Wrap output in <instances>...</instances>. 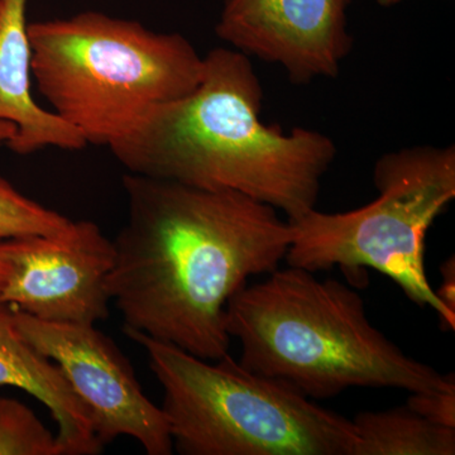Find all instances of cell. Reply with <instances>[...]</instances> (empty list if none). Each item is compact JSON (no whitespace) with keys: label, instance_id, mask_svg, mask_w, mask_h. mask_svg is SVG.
I'll list each match as a JSON object with an SVG mask.
<instances>
[{"label":"cell","instance_id":"obj_19","mask_svg":"<svg viewBox=\"0 0 455 455\" xmlns=\"http://www.w3.org/2000/svg\"><path fill=\"white\" fill-rule=\"evenodd\" d=\"M376 2L377 4L381 5V7L390 8L403 2V0H376Z\"/></svg>","mask_w":455,"mask_h":455},{"label":"cell","instance_id":"obj_14","mask_svg":"<svg viewBox=\"0 0 455 455\" xmlns=\"http://www.w3.org/2000/svg\"><path fill=\"white\" fill-rule=\"evenodd\" d=\"M70 221L23 196L0 176V241L14 236L53 235L64 230Z\"/></svg>","mask_w":455,"mask_h":455},{"label":"cell","instance_id":"obj_12","mask_svg":"<svg viewBox=\"0 0 455 455\" xmlns=\"http://www.w3.org/2000/svg\"><path fill=\"white\" fill-rule=\"evenodd\" d=\"M353 455H454L455 429L431 423L406 406L359 412Z\"/></svg>","mask_w":455,"mask_h":455},{"label":"cell","instance_id":"obj_5","mask_svg":"<svg viewBox=\"0 0 455 455\" xmlns=\"http://www.w3.org/2000/svg\"><path fill=\"white\" fill-rule=\"evenodd\" d=\"M164 388L173 449L184 455H353L349 419L230 357L206 361L124 328Z\"/></svg>","mask_w":455,"mask_h":455},{"label":"cell","instance_id":"obj_10","mask_svg":"<svg viewBox=\"0 0 455 455\" xmlns=\"http://www.w3.org/2000/svg\"><path fill=\"white\" fill-rule=\"evenodd\" d=\"M26 14L27 0H0V122L17 128L7 146L22 156L47 147L85 148L88 145L79 132L33 99Z\"/></svg>","mask_w":455,"mask_h":455},{"label":"cell","instance_id":"obj_9","mask_svg":"<svg viewBox=\"0 0 455 455\" xmlns=\"http://www.w3.org/2000/svg\"><path fill=\"white\" fill-rule=\"evenodd\" d=\"M352 0H223L218 37L233 49L280 65L293 84L339 75L353 38Z\"/></svg>","mask_w":455,"mask_h":455},{"label":"cell","instance_id":"obj_16","mask_svg":"<svg viewBox=\"0 0 455 455\" xmlns=\"http://www.w3.org/2000/svg\"><path fill=\"white\" fill-rule=\"evenodd\" d=\"M440 275H442V283L438 289L434 290L440 301L444 304L451 313H455V259L454 256L449 257L442 266H440Z\"/></svg>","mask_w":455,"mask_h":455},{"label":"cell","instance_id":"obj_8","mask_svg":"<svg viewBox=\"0 0 455 455\" xmlns=\"http://www.w3.org/2000/svg\"><path fill=\"white\" fill-rule=\"evenodd\" d=\"M8 266L0 300L44 322L95 325L109 316L108 277L116 247L94 221L53 235L0 241Z\"/></svg>","mask_w":455,"mask_h":455},{"label":"cell","instance_id":"obj_2","mask_svg":"<svg viewBox=\"0 0 455 455\" xmlns=\"http://www.w3.org/2000/svg\"><path fill=\"white\" fill-rule=\"evenodd\" d=\"M262 99L250 57L217 47L193 92L152 108L110 151L134 175L238 191L299 220L315 209L337 147L322 132L266 124Z\"/></svg>","mask_w":455,"mask_h":455},{"label":"cell","instance_id":"obj_17","mask_svg":"<svg viewBox=\"0 0 455 455\" xmlns=\"http://www.w3.org/2000/svg\"><path fill=\"white\" fill-rule=\"evenodd\" d=\"M16 133V125L9 122H0V147L7 146L9 140H13Z\"/></svg>","mask_w":455,"mask_h":455},{"label":"cell","instance_id":"obj_15","mask_svg":"<svg viewBox=\"0 0 455 455\" xmlns=\"http://www.w3.org/2000/svg\"><path fill=\"white\" fill-rule=\"evenodd\" d=\"M405 406L431 423L455 429V388L410 392Z\"/></svg>","mask_w":455,"mask_h":455},{"label":"cell","instance_id":"obj_1","mask_svg":"<svg viewBox=\"0 0 455 455\" xmlns=\"http://www.w3.org/2000/svg\"><path fill=\"white\" fill-rule=\"evenodd\" d=\"M128 220L116 241L110 300L124 328L206 361L229 353L228 302L278 268L295 227L267 204L128 173Z\"/></svg>","mask_w":455,"mask_h":455},{"label":"cell","instance_id":"obj_18","mask_svg":"<svg viewBox=\"0 0 455 455\" xmlns=\"http://www.w3.org/2000/svg\"><path fill=\"white\" fill-rule=\"evenodd\" d=\"M7 275H8L7 262H5L4 257H3L2 252H0V289H2L3 284H4L5 278H7Z\"/></svg>","mask_w":455,"mask_h":455},{"label":"cell","instance_id":"obj_13","mask_svg":"<svg viewBox=\"0 0 455 455\" xmlns=\"http://www.w3.org/2000/svg\"><path fill=\"white\" fill-rule=\"evenodd\" d=\"M0 455H62L56 435L29 407L0 397Z\"/></svg>","mask_w":455,"mask_h":455},{"label":"cell","instance_id":"obj_11","mask_svg":"<svg viewBox=\"0 0 455 455\" xmlns=\"http://www.w3.org/2000/svg\"><path fill=\"white\" fill-rule=\"evenodd\" d=\"M0 386L20 388L49 409L62 455H92L103 449L92 420L64 374L18 331L14 309L0 300Z\"/></svg>","mask_w":455,"mask_h":455},{"label":"cell","instance_id":"obj_4","mask_svg":"<svg viewBox=\"0 0 455 455\" xmlns=\"http://www.w3.org/2000/svg\"><path fill=\"white\" fill-rule=\"evenodd\" d=\"M31 75L86 145L110 147L148 110L196 88L204 56L180 33L82 12L28 25Z\"/></svg>","mask_w":455,"mask_h":455},{"label":"cell","instance_id":"obj_6","mask_svg":"<svg viewBox=\"0 0 455 455\" xmlns=\"http://www.w3.org/2000/svg\"><path fill=\"white\" fill-rule=\"evenodd\" d=\"M376 199L362 208L329 214L313 209L290 221L295 239L287 265L307 271L381 272L420 307L435 310L443 331H454L425 274V239L455 197V147L414 146L383 155L373 171Z\"/></svg>","mask_w":455,"mask_h":455},{"label":"cell","instance_id":"obj_3","mask_svg":"<svg viewBox=\"0 0 455 455\" xmlns=\"http://www.w3.org/2000/svg\"><path fill=\"white\" fill-rule=\"evenodd\" d=\"M267 276L228 302L226 328L241 343L242 366L315 401L355 387L455 388L453 373L409 357L373 326L363 299L347 284L289 265Z\"/></svg>","mask_w":455,"mask_h":455},{"label":"cell","instance_id":"obj_7","mask_svg":"<svg viewBox=\"0 0 455 455\" xmlns=\"http://www.w3.org/2000/svg\"><path fill=\"white\" fill-rule=\"evenodd\" d=\"M23 338L60 368L82 401L101 447L131 436L148 455L172 454L163 409L143 394L133 368L95 325L44 322L14 309Z\"/></svg>","mask_w":455,"mask_h":455}]
</instances>
